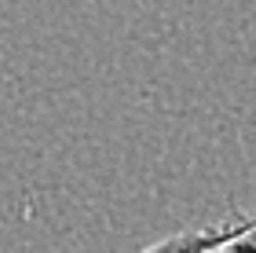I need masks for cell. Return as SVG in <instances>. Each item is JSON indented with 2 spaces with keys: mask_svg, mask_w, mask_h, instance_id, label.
<instances>
[{
  "mask_svg": "<svg viewBox=\"0 0 256 253\" xmlns=\"http://www.w3.org/2000/svg\"><path fill=\"white\" fill-rule=\"evenodd\" d=\"M230 249H256V227H249L242 238H234V246H230Z\"/></svg>",
  "mask_w": 256,
  "mask_h": 253,
  "instance_id": "6da1fadb",
  "label": "cell"
}]
</instances>
